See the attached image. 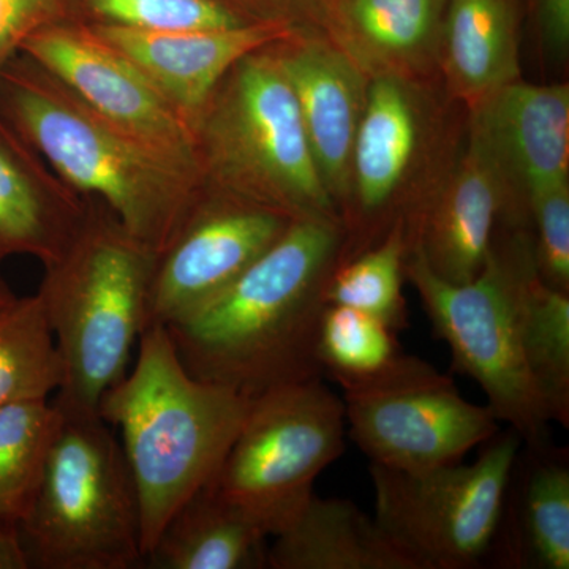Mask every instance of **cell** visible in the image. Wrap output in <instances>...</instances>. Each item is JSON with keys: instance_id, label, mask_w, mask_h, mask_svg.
<instances>
[{"instance_id": "cell-31", "label": "cell", "mask_w": 569, "mask_h": 569, "mask_svg": "<svg viewBox=\"0 0 569 569\" xmlns=\"http://www.w3.org/2000/svg\"><path fill=\"white\" fill-rule=\"evenodd\" d=\"M63 0H0V69L20 54L24 41L56 22Z\"/></svg>"}, {"instance_id": "cell-29", "label": "cell", "mask_w": 569, "mask_h": 569, "mask_svg": "<svg viewBox=\"0 0 569 569\" xmlns=\"http://www.w3.org/2000/svg\"><path fill=\"white\" fill-rule=\"evenodd\" d=\"M104 24L142 32L209 31L254 21L227 0H86Z\"/></svg>"}, {"instance_id": "cell-21", "label": "cell", "mask_w": 569, "mask_h": 569, "mask_svg": "<svg viewBox=\"0 0 569 569\" xmlns=\"http://www.w3.org/2000/svg\"><path fill=\"white\" fill-rule=\"evenodd\" d=\"M519 28L520 0H448L438 70L468 110L522 78Z\"/></svg>"}, {"instance_id": "cell-17", "label": "cell", "mask_w": 569, "mask_h": 569, "mask_svg": "<svg viewBox=\"0 0 569 569\" xmlns=\"http://www.w3.org/2000/svg\"><path fill=\"white\" fill-rule=\"evenodd\" d=\"M470 112L503 171L516 212L530 227L529 194L569 181L568 82L531 84L520 78Z\"/></svg>"}, {"instance_id": "cell-26", "label": "cell", "mask_w": 569, "mask_h": 569, "mask_svg": "<svg viewBox=\"0 0 569 569\" xmlns=\"http://www.w3.org/2000/svg\"><path fill=\"white\" fill-rule=\"evenodd\" d=\"M408 249L406 222L399 220L378 244L337 264L326 284V302L361 310L396 332L407 329L402 287Z\"/></svg>"}, {"instance_id": "cell-35", "label": "cell", "mask_w": 569, "mask_h": 569, "mask_svg": "<svg viewBox=\"0 0 569 569\" xmlns=\"http://www.w3.org/2000/svg\"><path fill=\"white\" fill-rule=\"evenodd\" d=\"M14 298H17V296H14L13 291L10 290L9 284L0 279V309H2V307L9 306Z\"/></svg>"}, {"instance_id": "cell-6", "label": "cell", "mask_w": 569, "mask_h": 569, "mask_svg": "<svg viewBox=\"0 0 569 569\" xmlns=\"http://www.w3.org/2000/svg\"><path fill=\"white\" fill-rule=\"evenodd\" d=\"M208 189L299 219L339 220L271 47L236 63L197 121ZM342 223V222H340Z\"/></svg>"}, {"instance_id": "cell-30", "label": "cell", "mask_w": 569, "mask_h": 569, "mask_svg": "<svg viewBox=\"0 0 569 569\" xmlns=\"http://www.w3.org/2000/svg\"><path fill=\"white\" fill-rule=\"evenodd\" d=\"M527 213L539 277L569 293V181L531 192Z\"/></svg>"}, {"instance_id": "cell-5", "label": "cell", "mask_w": 569, "mask_h": 569, "mask_svg": "<svg viewBox=\"0 0 569 569\" xmlns=\"http://www.w3.org/2000/svg\"><path fill=\"white\" fill-rule=\"evenodd\" d=\"M537 271L530 228L507 223L498 224L485 268L470 282L440 279L417 249H408L406 260V279L437 337L448 343L455 369L477 381L498 421L527 447L552 443L553 421L523 342V296Z\"/></svg>"}, {"instance_id": "cell-8", "label": "cell", "mask_w": 569, "mask_h": 569, "mask_svg": "<svg viewBox=\"0 0 569 569\" xmlns=\"http://www.w3.org/2000/svg\"><path fill=\"white\" fill-rule=\"evenodd\" d=\"M346 408L323 378L254 397L213 486L269 538L309 503L321 471L346 449Z\"/></svg>"}, {"instance_id": "cell-4", "label": "cell", "mask_w": 569, "mask_h": 569, "mask_svg": "<svg viewBox=\"0 0 569 569\" xmlns=\"http://www.w3.org/2000/svg\"><path fill=\"white\" fill-rule=\"evenodd\" d=\"M156 258L99 204L61 258L44 266L37 296L61 359L52 402L63 413L99 415L104 392L129 372L148 328Z\"/></svg>"}, {"instance_id": "cell-12", "label": "cell", "mask_w": 569, "mask_h": 569, "mask_svg": "<svg viewBox=\"0 0 569 569\" xmlns=\"http://www.w3.org/2000/svg\"><path fill=\"white\" fill-rule=\"evenodd\" d=\"M291 222L264 206L206 189L157 253L148 328L173 325L222 293L279 241Z\"/></svg>"}, {"instance_id": "cell-1", "label": "cell", "mask_w": 569, "mask_h": 569, "mask_svg": "<svg viewBox=\"0 0 569 569\" xmlns=\"http://www.w3.org/2000/svg\"><path fill=\"white\" fill-rule=\"evenodd\" d=\"M342 246L339 220H293L222 293L164 326L186 369L247 399L323 378L318 332Z\"/></svg>"}, {"instance_id": "cell-18", "label": "cell", "mask_w": 569, "mask_h": 569, "mask_svg": "<svg viewBox=\"0 0 569 569\" xmlns=\"http://www.w3.org/2000/svg\"><path fill=\"white\" fill-rule=\"evenodd\" d=\"M91 206L52 173L0 112V264L17 254L54 263Z\"/></svg>"}, {"instance_id": "cell-19", "label": "cell", "mask_w": 569, "mask_h": 569, "mask_svg": "<svg viewBox=\"0 0 569 569\" xmlns=\"http://www.w3.org/2000/svg\"><path fill=\"white\" fill-rule=\"evenodd\" d=\"M448 0H335L323 33L370 77L438 69Z\"/></svg>"}, {"instance_id": "cell-3", "label": "cell", "mask_w": 569, "mask_h": 569, "mask_svg": "<svg viewBox=\"0 0 569 569\" xmlns=\"http://www.w3.org/2000/svg\"><path fill=\"white\" fill-rule=\"evenodd\" d=\"M252 399L193 377L164 326H149L129 372L104 392L100 418L121 432L148 556L171 516L216 481Z\"/></svg>"}, {"instance_id": "cell-32", "label": "cell", "mask_w": 569, "mask_h": 569, "mask_svg": "<svg viewBox=\"0 0 569 569\" xmlns=\"http://www.w3.org/2000/svg\"><path fill=\"white\" fill-rule=\"evenodd\" d=\"M252 20H277L323 32L335 0H227Z\"/></svg>"}, {"instance_id": "cell-34", "label": "cell", "mask_w": 569, "mask_h": 569, "mask_svg": "<svg viewBox=\"0 0 569 569\" xmlns=\"http://www.w3.org/2000/svg\"><path fill=\"white\" fill-rule=\"evenodd\" d=\"M0 569H29L18 531L0 523Z\"/></svg>"}, {"instance_id": "cell-22", "label": "cell", "mask_w": 569, "mask_h": 569, "mask_svg": "<svg viewBox=\"0 0 569 569\" xmlns=\"http://www.w3.org/2000/svg\"><path fill=\"white\" fill-rule=\"evenodd\" d=\"M272 538L271 569H418L376 518L347 498L313 493L298 518Z\"/></svg>"}, {"instance_id": "cell-24", "label": "cell", "mask_w": 569, "mask_h": 569, "mask_svg": "<svg viewBox=\"0 0 569 569\" xmlns=\"http://www.w3.org/2000/svg\"><path fill=\"white\" fill-rule=\"evenodd\" d=\"M61 411L52 399L0 407V523L17 530L39 486Z\"/></svg>"}, {"instance_id": "cell-28", "label": "cell", "mask_w": 569, "mask_h": 569, "mask_svg": "<svg viewBox=\"0 0 569 569\" xmlns=\"http://www.w3.org/2000/svg\"><path fill=\"white\" fill-rule=\"evenodd\" d=\"M317 351L323 376L337 385L376 376L402 353L395 329L339 305L326 306Z\"/></svg>"}, {"instance_id": "cell-27", "label": "cell", "mask_w": 569, "mask_h": 569, "mask_svg": "<svg viewBox=\"0 0 569 569\" xmlns=\"http://www.w3.org/2000/svg\"><path fill=\"white\" fill-rule=\"evenodd\" d=\"M523 342L535 383L557 425L569 426V293L535 272L523 296Z\"/></svg>"}, {"instance_id": "cell-14", "label": "cell", "mask_w": 569, "mask_h": 569, "mask_svg": "<svg viewBox=\"0 0 569 569\" xmlns=\"http://www.w3.org/2000/svg\"><path fill=\"white\" fill-rule=\"evenodd\" d=\"M500 223L529 227L516 212L488 142L470 123L466 149L447 181L430 189L408 220V244L440 279L467 283L485 268Z\"/></svg>"}, {"instance_id": "cell-9", "label": "cell", "mask_w": 569, "mask_h": 569, "mask_svg": "<svg viewBox=\"0 0 569 569\" xmlns=\"http://www.w3.org/2000/svg\"><path fill=\"white\" fill-rule=\"evenodd\" d=\"M477 462L408 471L370 463L376 520L418 569H475L493 560L522 438L509 427Z\"/></svg>"}, {"instance_id": "cell-10", "label": "cell", "mask_w": 569, "mask_h": 569, "mask_svg": "<svg viewBox=\"0 0 569 569\" xmlns=\"http://www.w3.org/2000/svg\"><path fill=\"white\" fill-rule=\"evenodd\" d=\"M339 387L355 443L392 470L459 462L500 430L489 406L468 402L451 377L417 356L400 353L376 376Z\"/></svg>"}, {"instance_id": "cell-25", "label": "cell", "mask_w": 569, "mask_h": 569, "mask_svg": "<svg viewBox=\"0 0 569 569\" xmlns=\"http://www.w3.org/2000/svg\"><path fill=\"white\" fill-rule=\"evenodd\" d=\"M62 366L39 296L14 298L0 309V407L51 399Z\"/></svg>"}, {"instance_id": "cell-7", "label": "cell", "mask_w": 569, "mask_h": 569, "mask_svg": "<svg viewBox=\"0 0 569 569\" xmlns=\"http://www.w3.org/2000/svg\"><path fill=\"white\" fill-rule=\"evenodd\" d=\"M17 531L29 568L144 565L132 473L121 441L100 415L61 411L39 486Z\"/></svg>"}, {"instance_id": "cell-16", "label": "cell", "mask_w": 569, "mask_h": 569, "mask_svg": "<svg viewBox=\"0 0 569 569\" xmlns=\"http://www.w3.org/2000/svg\"><path fill=\"white\" fill-rule=\"evenodd\" d=\"M91 28L130 59L194 129L212 93L236 63L299 31L277 20L187 32H142L104 22Z\"/></svg>"}, {"instance_id": "cell-23", "label": "cell", "mask_w": 569, "mask_h": 569, "mask_svg": "<svg viewBox=\"0 0 569 569\" xmlns=\"http://www.w3.org/2000/svg\"><path fill=\"white\" fill-rule=\"evenodd\" d=\"M268 538L211 482L171 516L144 565L152 569L268 568Z\"/></svg>"}, {"instance_id": "cell-15", "label": "cell", "mask_w": 569, "mask_h": 569, "mask_svg": "<svg viewBox=\"0 0 569 569\" xmlns=\"http://www.w3.org/2000/svg\"><path fill=\"white\" fill-rule=\"evenodd\" d=\"M272 51L293 89L318 173L342 216L369 74L320 31L299 29Z\"/></svg>"}, {"instance_id": "cell-11", "label": "cell", "mask_w": 569, "mask_h": 569, "mask_svg": "<svg viewBox=\"0 0 569 569\" xmlns=\"http://www.w3.org/2000/svg\"><path fill=\"white\" fill-rule=\"evenodd\" d=\"M427 130L422 82L397 74L369 78L351 157L350 197L340 216L339 264L378 244L417 211L410 182L425 160Z\"/></svg>"}, {"instance_id": "cell-2", "label": "cell", "mask_w": 569, "mask_h": 569, "mask_svg": "<svg viewBox=\"0 0 569 569\" xmlns=\"http://www.w3.org/2000/svg\"><path fill=\"white\" fill-rule=\"evenodd\" d=\"M0 112L52 173L156 253L208 189L200 164L107 121L21 52L0 69Z\"/></svg>"}, {"instance_id": "cell-33", "label": "cell", "mask_w": 569, "mask_h": 569, "mask_svg": "<svg viewBox=\"0 0 569 569\" xmlns=\"http://www.w3.org/2000/svg\"><path fill=\"white\" fill-rule=\"evenodd\" d=\"M542 47L549 56L563 59L569 50V0H533Z\"/></svg>"}, {"instance_id": "cell-13", "label": "cell", "mask_w": 569, "mask_h": 569, "mask_svg": "<svg viewBox=\"0 0 569 569\" xmlns=\"http://www.w3.org/2000/svg\"><path fill=\"white\" fill-rule=\"evenodd\" d=\"M20 52L107 121L201 167L193 123L91 26L51 22L32 33Z\"/></svg>"}, {"instance_id": "cell-20", "label": "cell", "mask_w": 569, "mask_h": 569, "mask_svg": "<svg viewBox=\"0 0 569 569\" xmlns=\"http://www.w3.org/2000/svg\"><path fill=\"white\" fill-rule=\"evenodd\" d=\"M569 459L522 443L509 477L493 560L516 569L569 568Z\"/></svg>"}]
</instances>
